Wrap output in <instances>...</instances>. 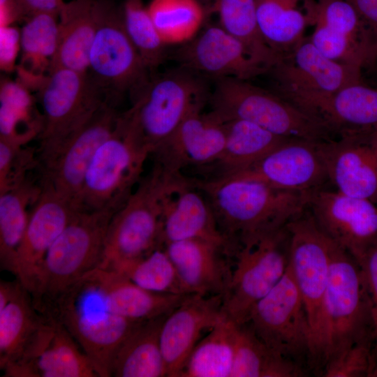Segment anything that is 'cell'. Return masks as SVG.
<instances>
[{
	"mask_svg": "<svg viewBox=\"0 0 377 377\" xmlns=\"http://www.w3.org/2000/svg\"><path fill=\"white\" fill-rule=\"evenodd\" d=\"M195 184L207 198L223 235L238 247L286 227L308 208L309 194L254 179L219 177Z\"/></svg>",
	"mask_w": 377,
	"mask_h": 377,
	"instance_id": "6da1fadb",
	"label": "cell"
},
{
	"mask_svg": "<svg viewBox=\"0 0 377 377\" xmlns=\"http://www.w3.org/2000/svg\"><path fill=\"white\" fill-rule=\"evenodd\" d=\"M115 212L80 209L74 214L48 250L31 294L40 313L98 267L108 228Z\"/></svg>",
	"mask_w": 377,
	"mask_h": 377,
	"instance_id": "7a4b0ae2",
	"label": "cell"
},
{
	"mask_svg": "<svg viewBox=\"0 0 377 377\" xmlns=\"http://www.w3.org/2000/svg\"><path fill=\"white\" fill-rule=\"evenodd\" d=\"M178 174L154 163L110 222L98 267L116 265L148 254L161 245V219L165 195Z\"/></svg>",
	"mask_w": 377,
	"mask_h": 377,
	"instance_id": "3957f363",
	"label": "cell"
},
{
	"mask_svg": "<svg viewBox=\"0 0 377 377\" xmlns=\"http://www.w3.org/2000/svg\"><path fill=\"white\" fill-rule=\"evenodd\" d=\"M209 94L202 76L179 67L152 74L126 112L152 155L186 118L202 110Z\"/></svg>",
	"mask_w": 377,
	"mask_h": 377,
	"instance_id": "277c9868",
	"label": "cell"
},
{
	"mask_svg": "<svg viewBox=\"0 0 377 377\" xmlns=\"http://www.w3.org/2000/svg\"><path fill=\"white\" fill-rule=\"evenodd\" d=\"M324 308L323 368L331 358L356 343H368L374 347L371 303L362 269L333 241Z\"/></svg>",
	"mask_w": 377,
	"mask_h": 377,
	"instance_id": "5b68a950",
	"label": "cell"
},
{
	"mask_svg": "<svg viewBox=\"0 0 377 377\" xmlns=\"http://www.w3.org/2000/svg\"><path fill=\"white\" fill-rule=\"evenodd\" d=\"M290 235L289 267L303 300L311 330L309 371L321 374L325 340V300L332 240L307 209L287 224Z\"/></svg>",
	"mask_w": 377,
	"mask_h": 377,
	"instance_id": "8992f818",
	"label": "cell"
},
{
	"mask_svg": "<svg viewBox=\"0 0 377 377\" xmlns=\"http://www.w3.org/2000/svg\"><path fill=\"white\" fill-rule=\"evenodd\" d=\"M214 80L208 102L210 111L222 121L246 120L287 138H334L322 124L275 92L235 77Z\"/></svg>",
	"mask_w": 377,
	"mask_h": 377,
	"instance_id": "52a82bcc",
	"label": "cell"
},
{
	"mask_svg": "<svg viewBox=\"0 0 377 377\" xmlns=\"http://www.w3.org/2000/svg\"><path fill=\"white\" fill-rule=\"evenodd\" d=\"M150 153L133 127L126 112L101 145L87 171L80 209L117 212L141 179Z\"/></svg>",
	"mask_w": 377,
	"mask_h": 377,
	"instance_id": "ba28073f",
	"label": "cell"
},
{
	"mask_svg": "<svg viewBox=\"0 0 377 377\" xmlns=\"http://www.w3.org/2000/svg\"><path fill=\"white\" fill-rule=\"evenodd\" d=\"M96 15L87 73L108 101L116 104L128 94L133 101L152 74L126 32L122 7L96 0Z\"/></svg>",
	"mask_w": 377,
	"mask_h": 377,
	"instance_id": "9c48e42d",
	"label": "cell"
},
{
	"mask_svg": "<svg viewBox=\"0 0 377 377\" xmlns=\"http://www.w3.org/2000/svg\"><path fill=\"white\" fill-rule=\"evenodd\" d=\"M37 92L43 116L37 158L43 169L107 99L87 73L63 67L50 68Z\"/></svg>",
	"mask_w": 377,
	"mask_h": 377,
	"instance_id": "30bf717a",
	"label": "cell"
},
{
	"mask_svg": "<svg viewBox=\"0 0 377 377\" xmlns=\"http://www.w3.org/2000/svg\"><path fill=\"white\" fill-rule=\"evenodd\" d=\"M287 226L241 245L234 259L230 283L223 296L222 314L237 325L248 322L255 305L281 281L289 265Z\"/></svg>",
	"mask_w": 377,
	"mask_h": 377,
	"instance_id": "8fae6325",
	"label": "cell"
},
{
	"mask_svg": "<svg viewBox=\"0 0 377 377\" xmlns=\"http://www.w3.org/2000/svg\"><path fill=\"white\" fill-rule=\"evenodd\" d=\"M246 323L269 348L309 370L310 325L289 265L281 281L253 308Z\"/></svg>",
	"mask_w": 377,
	"mask_h": 377,
	"instance_id": "7c38bea8",
	"label": "cell"
},
{
	"mask_svg": "<svg viewBox=\"0 0 377 377\" xmlns=\"http://www.w3.org/2000/svg\"><path fill=\"white\" fill-rule=\"evenodd\" d=\"M279 94L322 124L335 138H377V89L362 82L333 93L283 89Z\"/></svg>",
	"mask_w": 377,
	"mask_h": 377,
	"instance_id": "4fadbf2b",
	"label": "cell"
},
{
	"mask_svg": "<svg viewBox=\"0 0 377 377\" xmlns=\"http://www.w3.org/2000/svg\"><path fill=\"white\" fill-rule=\"evenodd\" d=\"M106 100L64 142L53 160L40 170L41 181L80 209L84 177L101 145L116 127L120 113Z\"/></svg>",
	"mask_w": 377,
	"mask_h": 377,
	"instance_id": "5bb4252c",
	"label": "cell"
},
{
	"mask_svg": "<svg viewBox=\"0 0 377 377\" xmlns=\"http://www.w3.org/2000/svg\"><path fill=\"white\" fill-rule=\"evenodd\" d=\"M308 209L320 229L360 263L377 246V205L332 188L309 194Z\"/></svg>",
	"mask_w": 377,
	"mask_h": 377,
	"instance_id": "9a60e30c",
	"label": "cell"
},
{
	"mask_svg": "<svg viewBox=\"0 0 377 377\" xmlns=\"http://www.w3.org/2000/svg\"><path fill=\"white\" fill-rule=\"evenodd\" d=\"M3 371L6 377H98L65 326L45 314L22 355Z\"/></svg>",
	"mask_w": 377,
	"mask_h": 377,
	"instance_id": "2e32d148",
	"label": "cell"
},
{
	"mask_svg": "<svg viewBox=\"0 0 377 377\" xmlns=\"http://www.w3.org/2000/svg\"><path fill=\"white\" fill-rule=\"evenodd\" d=\"M59 320L94 365L98 377L111 376V367L119 346L140 322L111 313L102 306L87 309L64 295L44 313Z\"/></svg>",
	"mask_w": 377,
	"mask_h": 377,
	"instance_id": "e0dca14e",
	"label": "cell"
},
{
	"mask_svg": "<svg viewBox=\"0 0 377 377\" xmlns=\"http://www.w3.org/2000/svg\"><path fill=\"white\" fill-rule=\"evenodd\" d=\"M320 142L289 139L246 169L224 177L254 179L306 194L331 188Z\"/></svg>",
	"mask_w": 377,
	"mask_h": 377,
	"instance_id": "ac0fdd59",
	"label": "cell"
},
{
	"mask_svg": "<svg viewBox=\"0 0 377 377\" xmlns=\"http://www.w3.org/2000/svg\"><path fill=\"white\" fill-rule=\"evenodd\" d=\"M28 224L17 249L14 275L32 293L43 261L56 239L80 210L50 186L41 184Z\"/></svg>",
	"mask_w": 377,
	"mask_h": 377,
	"instance_id": "d6986e66",
	"label": "cell"
},
{
	"mask_svg": "<svg viewBox=\"0 0 377 377\" xmlns=\"http://www.w3.org/2000/svg\"><path fill=\"white\" fill-rule=\"evenodd\" d=\"M180 67L216 80H249L269 71L244 45L219 26H209L175 53Z\"/></svg>",
	"mask_w": 377,
	"mask_h": 377,
	"instance_id": "ffe728a7",
	"label": "cell"
},
{
	"mask_svg": "<svg viewBox=\"0 0 377 377\" xmlns=\"http://www.w3.org/2000/svg\"><path fill=\"white\" fill-rule=\"evenodd\" d=\"M191 239H202L220 244L234 254L237 247L222 233L214 211L195 182L182 174L175 177L163 204L161 245Z\"/></svg>",
	"mask_w": 377,
	"mask_h": 377,
	"instance_id": "44dd1931",
	"label": "cell"
},
{
	"mask_svg": "<svg viewBox=\"0 0 377 377\" xmlns=\"http://www.w3.org/2000/svg\"><path fill=\"white\" fill-rule=\"evenodd\" d=\"M319 145L331 187L377 205V138L343 136Z\"/></svg>",
	"mask_w": 377,
	"mask_h": 377,
	"instance_id": "7402d4cb",
	"label": "cell"
},
{
	"mask_svg": "<svg viewBox=\"0 0 377 377\" xmlns=\"http://www.w3.org/2000/svg\"><path fill=\"white\" fill-rule=\"evenodd\" d=\"M223 295H190L165 317L160 343L167 376L179 377L199 341L222 318Z\"/></svg>",
	"mask_w": 377,
	"mask_h": 377,
	"instance_id": "603a6c76",
	"label": "cell"
},
{
	"mask_svg": "<svg viewBox=\"0 0 377 377\" xmlns=\"http://www.w3.org/2000/svg\"><path fill=\"white\" fill-rule=\"evenodd\" d=\"M226 143L224 122L211 111H197L186 118L153 154L155 161L170 173L190 165H212Z\"/></svg>",
	"mask_w": 377,
	"mask_h": 377,
	"instance_id": "cb8c5ba5",
	"label": "cell"
},
{
	"mask_svg": "<svg viewBox=\"0 0 377 377\" xmlns=\"http://www.w3.org/2000/svg\"><path fill=\"white\" fill-rule=\"evenodd\" d=\"M362 68L338 62L323 54L310 40H302L270 70L279 89L333 93L361 82Z\"/></svg>",
	"mask_w": 377,
	"mask_h": 377,
	"instance_id": "d4e9b609",
	"label": "cell"
},
{
	"mask_svg": "<svg viewBox=\"0 0 377 377\" xmlns=\"http://www.w3.org/2000/svg\"><path fill=\"white\" fill-rule=\"evenodd\" d=\"M190 294L223 296L230 283L235 254L214 242L191 239L163 246Z\"/></svg>",
	"mask_w": 377,
	"mask_h": 377,
	"instance_id": "484cf974",
	"label": "cell"
},
{
	"mask_svg": "<svg viewBox=\"0 0 377 377\" xmlns=\"http://www.w3.org/2000/svg\"><path fill=\"white\" fill-rule=\"evenodd\" d=\"M80 280L94 290L106 311L138 322L168 314L191 295L151 292L120 272L99 267L91 270Z\"/></svg>",
	"mask_w": 377,
	"mask_h": 377,
	"instance_id": "4316f807",
	"label": "cell"
},
{
	"mask_svg": "<svg viewBox=\"0 0 377 377\" xmlns=\"http://www.w3.org/2000/svg\"><path fill=\"white\" fill-rule=\"evenodd\" d=\"M58 47L50 68L63 67L87 73L97 27L96 0L65 2L58 14Z\"/></svg>",
	"mask_w": 377,
	"mask_h": 377,
	"instance_id": "83f0119b",
	"label": "cell"
},
{
	"mask_svg": "<svg viewBox=\"0 0 377 377\" xmlns=\"http://www.w3.org/2000/svg\"><path fill=\"white\" fill-rule=\"evenodd\" d=\"M58 15L42 13L28 17L20 30L17 81L37 91L47 77L58 47Z\"/></svg>",
	"mask_w": 377,
	"mask_h": 377,
	"instance_id": "f1b7e54d",
	"label": "cell"
},
{
	"mask_svg": "<svg viewBox=\"0 0 377 377\" xmlns=\"http://www.w3.org/2000/svg\"><path fill=\"white\" fill-rule=\"evenodd\" d=\"M167 315L140 322L133 329L114 357L111 376H167L160 343L161 326Z\"/></svg>",
	"mask_w": 377,
	"mask_h": 377,
	"instance_id": "f546056e",
	"label": "cell"
},
{
	"mask_svg": "<svg viewBox=\"0 0 377 377\" xmlns=\"http://www.w3.org/2000/svg\"><path fill=\"white\" fill-rule=\"evenodd\" d=\"M223 121L226 143L220 158L212 165L219 170L215 177L232 175L246 169L274 148L291 139L276 135L246 120Z\"/></svg>",
	"mask_w": 377,
	"mask_h": 377,
	"instance_id": "4dcf8cb0",
	"label": "cell"
},
{
	"mask_svg": "<svg viewBox=\"0 0 377 377\" xmlns=\"http://www.w3.org/2000/svg\"><path fill=\"white\" fill-rule=\"evenodd\" d=\"M42 190L29 177L0 193V264L13 274L17 249L26 230L31 209Z\"/></svg>",
	"mask_w": 377,
	"mask_h": 377,
	"instance_id": "1f68e13d",
	"label": "cell"
},
{
	"mask_svg": "<svg viewBox=\"0 0 377 377\" xmlns=\"http://www.w3.org/2000/svg\"><path fill=\"white\" fill-rule=\"evenodd\" d=\"M307 371L269 348L247 323L237 324L231 377H303Z\"/></svg>",
	"mask_w": 377,
	"mask_h": 377,
	"instance_id": "d6a6232c",
	"label": "cell"
},
{
	"mask_svg": "<svg viewBox=\"0 0 377 377\" xmlns=\"http://www.w3.org/2000/svg\"><path fill=\"white\" fill-rule=\"evenodd\" d=\"M43 318L29 291L20 282L12 298L0 309V368L17 361L38 329Z\"/></svg>",
	"mask_w": 377,
	"mask_h": 377,
	"instance_id": "836d02e7",
	"label": "cell"
},
{
	"mask_svg": "<svg viewBox=\"0 0 377 377\" xmlns=\"http://www.w3.org/2000/svg\"><path fill=\"white\" fill-rule=\"evenodd\" d=\"M43 116L31 90L7 77L0 84V140L26 146L39 138Z\"/></svg>",
	"mask_w": 377,
	"mask_h": 377,
	"instance_id": "e575fe53",
	"label": "cell"
},
{
	"mask_svg": "<svg viewBox=\"0 0 377 377\" xmlns=\"http://www.w3.org/2000/svg\"><path fill=\"white\" fill-rule=\"evenodd\" d=\"M236 327L223 315L194 347L179 377H231Z\"/></svg>",
	"mask_w": 377,
	"mask_h": 377,
	"instance_id": "d590c367",
	"label": "cell"
},
{
	"mask_svg": "<svg viewBox=\"0 0 377 377\" xmlns=\"http://www.w3.org/2000/svg\"><path fill=\"white\" fill-rule=\"evenodd\" d=\"M260 34L268 46L283 58L303 40L309 24L306 15L294 7L293 0H256Z\"/></svg>",
	"mask_w": 377,
	"mask_h": 377,
	"instance_id": "8d00e7d4",
	"label": "cell"
},
{
	"mask_svg": "<svg viewBox=\"0 0 377 377\" xmlns=\"http://www.w3.org/2000/svg\"><path fill=\"white\" fill-rule=\"evenodd\" d=\"M219 25L238 39L249 54L269 70L282 57L262 37L257 21L256 0H213Z\"/></svg>",
	"mask_w": 377,
	"mask_h": 377,
	"instance_id": "74e56055",
	"label": "cell"
},
{
	"mask_svg": "<svg viewBox=\"0 0 377 377\" xmlns=\"http://www.w3.org/2000/svg\"><path fill=\"white\" fill-rule=\"evenodd\" d=\"M147 11L162 40L184 44L200 31L205 11L198 0H151Z\"/></svg>",
	"mask_w": 377,
	"mask_h": 377,
	"instance_id": "f35d334b",
	"label": "cell"
},
{
	"mask_svg": "<svg viewBox=\"0 0 377 377\" xmlns=\"http://www.w3.org/2000/svg\"><path fill=\"white\" fill-rule=\"evenodd\" d=\"M110 269L121 273L138 286L151 292L190 295L163 247L156 248L143 257L120 263Z\"/></svg>",
	"mask_w": 377,
	"mask_h": 377,
	"instance_id": "ab89813d",
	"label": "cell"
},
{
	"mask_svg": "<svg viewBox=\"0 0 377 377\" xmlns=\"http://www.w3.org/2000/svg\"><path fill=\"white\" fill-rule=\"evenodd\" d=\"M124 26L145 66L153 74L165 57V45L142 0H124L122 7Z\"/></svg>",
	"mask_w": 377,
	"mask_h": 377,
	"instance_id": "60d3db41",
	"label": "cell"
},
{
	"mask_svg": "<svg viewBox=\"0 0 377 377\" xmlns=\"http://www.w3.org/2000/svg\"><path fill=\"white\" fill-rule=\"evenodd\" d=\"M374 368L373 344L360 343L343 350L327 361L321 376L325 377H371Z\"/></svg>",
	"mask_w": 377,
	"mask_h": 377,
	"instance_id": "b9f144b4",
	"label": "cell"
},
{
	"mask_svg": "<svg viewBox=\"0 0 377 377\" xmlns=\"http://www.w3.org/2000/svg\"><path fill=\"white\" fill-rule=\"evenodd\" d=\"M36 163L31 149L0 140V193L27 177V171Z\"/></svg>",
	"mask_w": 377,
	"mask_h": 377,
	"instance_id": "7bdbcfd3",
	"label": "cell"
},
{
	"mask_svg": "<svg viewBox=\"0 0 377 377\" xmlns=\"http://www.w3.org/2000/svg\"><path fill=\"white\" fill-rule=\"evenodd\" d=\"M361 266L371 303L374 323L373 359L377 365V246L373 248L359 263Z\"/></svg>",
	"mask_w": 377,
	"mask_h": 377,
	"instance_id": "ee69618b",
	"label": "cell"
},
{
	"mask_svg": "<svg viewBox=\"0 0 377 377\" xmlns=\"http://www.w3.org/2000/svg\"><path fill=\"white\" fill-rule=\"evenodd\" d=\"M20 52V31L13 25L0 27V66L1 71L16 68L15 60Z\"/></svg>",
	"mask_w": 377,
	"mask_h": 377,
	"instance_id": "f6af8a7d",
	"label": "cell"
},
{
	"mask_svg": "<svg viewBox=\"0 0 377 377\" xmlns=\"http://www.w3.org/2000/svg\"><path fill=\"white\" fill-rule=\"evenodd\" d=\"M24 20L38 13H47L57 15L64 6V0H17Z\"/></svg>",
	"mask_w": 377,
	"mask_h": 377,
	"instance_id": "bcb514c9",
	"label": "cell"
},
{
	"mask_svg": "<svg viewBox=\"0 0 377 377\" xmlns=\"http://www.w3.org/2000/svg\"><path fill=\"white\" fill-rule=\"evenodd\" d=\"M356 9L377 45V0H347Z\"/></svg>",
	"mask_w": 377,
	"mask_h": 377,
	"instance_id": "7dc6e473",
	"label": "cell"
},
{
	"mask_svg": "<svg viewBox=\"0 0 377 377\" xmlns=\"http://www.w3.org/2000/svg\"><path fill=\"white\" fill-rule=\"evenodd\" d=\"M24 20L17 0H0V27Z\"/></svg>",
	"mask_w": 377,
	"mask_h": 377,
	"instance_id": "c3c4849f",
	"label": "cell"
},
{
	"mask_svg": "<svg viewBox=\"0 0 377 377\" xmlns=\"http://www.w3.org/2000/svg\"><path fill=\"white\" fill-rule=\"evenodd\" d=\"M371 377H377V365L376 366V367L374 368L371 375Z\"/></svg>",
	"mask_w": 377,
	"mask_h": 377,
	"instance_id": "681fc988",
	"label": "cell"
}]
</instances>
